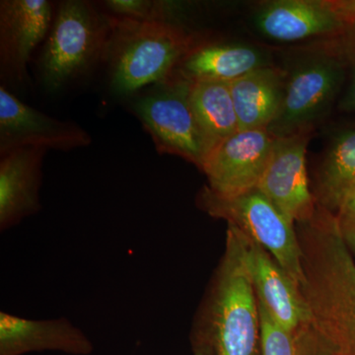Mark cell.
<instances>
[{
	"instance_id": "cell-1",
	"label": "cell",
	"mask_w": 355,
	"mask_h": 355,
	"mask_svg": "<svg viewBox=\"0 0 355 355\" xmlns=\"http://www.w3.org/2000/svg\"><path fill=\"white\" fill-rule=\"evenodd\" d=\"M300 224L309 324L334 354L355 355V261L338 216L317 205Z\"/></svg>"
},
{
	"instance_id": "cell-2",
	"label": "cell",
	"mask_w": 355,
	"mask_h": 355,
	"mask_svg": "<svg viewBox=\"0 0 355 355\" xmlns=\"http://www.w3.org/2000/svg\"><path fill=\"white\" fill-rule=\"evenodd\" d=\"M191 338L216 355H261L259 300L248 268L244 233L228 224L225 251L193 324Z\"/></svg>"
},
{
	"instance_id": "cell-3",
	"label": "cell",
	"mask_w": 355,
	"mask_h": 355,
	"mask_svg": "<svg viewBox=\"0 0 355 355\" xmlns=\"http://www.w3.org/2000/svg\"><path fill=\"white\" fill-rule=\"evenodd\" d=\"M110 16L104 62L116 94L132 95L146 86L165 83L197 46L177 24Z\"/></svg>"
},
{
	"instance_id": "cell-4",
	"label": "cell",
	"mask_w": 355,
	"mask_h": 355,
	"mask_svg": "<svg viewBox=\"0 0 355 355\" xmlns=\"http://www.w3.org/2000/svg\"><path fill=\"white\" fill-rule=\"evenodd\" d=\"M110 33L111 16L92 2H60L39 58L42 84L55 91L88 74L104 62Z\"/></svg>"
},
{
	"instance_id": "cell-5",
	"label": "cell",
	"mask_w": 355,
	"mask_h": 355,
	"mask_svg": "<svg viewBox=\"0 0 355 355\" xmlns=\"http://www.w3.org/2000/svg\"><path fill=\"white\" fill-rule=\"evenodd\" d=\"M198 205L214 218L223 219L258 243L297 284H304L303 254L291 221L258 189L224 198L207 186L198 196Z\"/></svg>"
},
{
	"instance_id": "cell-6",
	"label": "cell",
	"mask_w": 355,
	"mask_h": 355,
	"mask_svg": "<svg viewBox=\"0 0 355 355\" xmlns=\"http://www.w3.org/2000/svg\"><path fill=\"white\" fill-rule=\"evenodd\" d=\"M190 81L173 76L135 100L132 109L160 154L179 156L202 171L211 153L190 100Z\"/></svg>"
},
{
	"instance_id": "cell-7",
	"label": "cell",
	"mask_w": 355,
	"mask_h": 355,
	"mask_svg": "<svg viewBox=\"0 0 355 355\" xmlns=\"http://www.w3.org/2000/svg\"><path fill=\"white\" fill-rule=\"evenodd\" d=\"M345 77V65L327 53L301 62L286 84L279 114L266 128L275 139L312 130L335 101Z\"/></svg>"
},
{
	"instance_id": "cell-8",
	"label": "cell",
	"mask_w": 355,
	"mask_h": 355,
	"mask_svg": "<svg viewBox=\"0 0 355 355\" xmlns=\"http://www.w3.org/2000/svg\"><path fill=\"white\" fill-rule=\"evenodd\" d=\"M275 140L266 128L239 130L224 140L203 163L207 188L224 198L256 189L270 161Z\"/></svg>"
},
{
	"instance_id": "cell-9",
	"label": "cell",
	"mask_w": 355,
	"mask_h": 355,
	"mask_svg": "<svg viewBox=\"0 0 355 355\" xmlns=\"http://www.w3.org/2000/svg\"><path fill=\"white\" fill-rule=\"evenodd\" d=\"M91 142L80 125L42 113L0 86V155L25 146L70 151Z\"/></svg>"
},
{
	"instance_id": "cell-10",
	"label": "cell",
	"mask_w": 355,
	"mask_h": 355,
	"mask_svg": "<svg viewBox=\"0 0 355 355\" xmlns=\"http://www.w3.org/2000/svg\"><path fill=\"white\" fill-rule=\"evenodd\" d=\"M312 130L275 139L270 161L257 189L291 221L303 223L316 211L306 169V149Z\"/></svg>"
},
{
	"instance_id": "cell-11",
	"label": "cell",
	"mask_w": 355,
	"mask_h": 355,
	"mask_svg": "<svg viewBox=\"0 0 355 355\" xmlns=\"http://www.w3.org/2000/svg\"><path fill=\"white\" fill-rule=\"evenodd\" d=\"M55 10L48 0L0 1V76L13 85L28 83L33 51L48 37Z\"/></svg>"
},
{
	"instance_id": "cell-12",
	"label": "cell",
	"mask_w": 355,
	"mask_h": 355,
	"mask_svg": "<svg viewBox=\"0 0 355 355\" xmlns=\"http://www.w3.org/2000/svg\"><path fill=\"white\" fill-rule=\"evenodd\" d=\"M46 149L25 146L0 155V229L8 230L40 211Z\"/></svg>"
},
{
	"instance_id": "cell-13",
	"label": "cell",
	"mask_w": 355,
	"mask_h": 355,
	"mask_svg": "<svg viewBox=\"0 0 355 355\" xmlns=\"http://www.w3.org/2000/svg\"><path fill=\"white\" fill-rule=\"evenodd\" d=\"M244 236L248 268L259 301L277 323L295 333L310 321L300 289L268 251Z\"/></svg>"
},
{
	"instance_id": "cell-14",
	"label": "cell",
	"mask_w": 355,
	"mask_h": 355,
	"mask_svg": "<svg viewBox=\"0 0 355 355\" xmlns=\"http://www.w3.org/2000/svg\"><path fill=\"white\" fill-rule=\"evenodd\" d=\"M93 343L67 318L32 320L0 312V355H24L35 352L92 354Z\"/></svg>"
},
{
	"instance_id": "cell-15",
	"label": "cell",
	"mask_w": 355,
	"mask_h": 355,
	"mask_svg": "<svg viewBox=\"0 0 355 355\" xmlns=\"http://www.w3.org/2000/svg\"><path fill=\"white\" fill-rule=\"evenodd\" d=\"M254 21L265 36L282 42L335 34L345 26L329 0L268 2L257 12Z\"/></svg>"
},
{
	"instance_id": "cell-16",
	"label": "cell",
	"mask_w": 355,
	"mask_h": 355,
	"mask_svg": "<svg viewBox=\"0 0 355 355\" xmlns=\"http://www.w3.org/2000/svg\"><path fill=\"white\" fill-rule=\"evenodd\" d=\"M263 67H268L265 55L253 46L236 44H205L191 50L181 60L174 74L190 83H231Z\"/></svg>"
},
{
	"instance_id": "cell-17",
	"label": "cell",
	"mask_w": 355,
	"mask_h": 355,
	"mask_svg": "<svg viewBox=\"0 0 355 355\" xmlns=\"http://www.w3.org/2000/svg\"><path fill=\"white\" fill-rule=\"evenodd\" d=\"M239 130L268 128L279 114L286 84L280 70L263 67L229 83Z\"/></svg>"
},
{
	"instance_id": "cell-18",
	"label": "cell",
	"mask_w": 355,
	"mask_h": 355,
	"mask_svg": "<svg viewBox=\"0 0 355 355\" xmlns=\"http://www.w3.org/2000/svg\"><path fill=\"white\" fill-rule=\"evenodd\" d=\"M190 100L211 151L224 140L239 132L229 83H191Z\"/></svg>"
},
{
	"instance_id": "cell-19",
	"label": "cell",
	"mask_w": 355,
	"mask_h": 355,
	"mask_svg": "<svg viewBox=\"0 0 355 355\" xmlns=\"http://www.w3.org/2000/svg\"><path fill=\"white\" fill-rule=\"evenodd\" d=\"M355 183V128L342 132L334 139L320 169L317 205L338 210Z\"/></svg>"
},
{
	"instance_id": "cell-20",
	"label": "cell",
	"mask_w": 355,
	"mask_h": 355,
	"mask_svg": "<svg viewBox=\"0 0 355 355\" xmlns=\"http://www.w3.org/2000/svg\"><path fill=\"white\" fill-rule=\"evenodd\" d=\"M106 12L116 17L150 21V22H174L178 6L169 1L157 0H107L103 1Z\"/></svg>"
},
{
	"instance_id": "cell-21",
	"label": "cell",
	"mask_w": 355,
	"mask_h": 355,
	"mask_svg": "<svg viewBox=\"0 0 355 355\" xmlns=\"http://www.w3.org/2000/svg\"><path fill=\"white\" fill-rule=\"evenodd\" d=\"M259 300V299H258ZM261 317V355H297L295 333L277 323L259 301Z\"/></svg>"
},
{
	"instance_id": "cell-22",
	"label": "cell",
	"mask_w": 355,
	"mask_h": 355,
	"mask_svg": "<svg viewBox=\"0 0 355 355\" xmlns=\"http://www.w3.org/2000/svg\"><path fill=\"white\" fill-rule=\"evenodd\" d=\"M338 39L333 51L324 53L340 60L345 67H349L350 81L340 103V109L345 112H355V24H347L336 32Z\"/></svg>"
},
{
	"instance_id": "cell-23",
	"label": "cell",
	"mask_w": 355,
	"mask_h": 355,
	"mask_svg": "<svg viewBox=\"0 0 355 355\" xmlns=\"http://www.w3.org/2000/svg\"><path fill=\"white\" fill-rule=\"evenodd\" d=\"M295 340L297 355H331L326 343L309 324L295 331Z\"/></svg>"
},
{
	"instance_id": "cell-24",
	"label": "cell",
	"mask_w": 355,
	"mask_h": 355,
	"mask_svg": "<svg viewBox=\"0 0 355 355\" xmlns=\"http://www.w3.org/2000/svg\"><path fill=\"white\" fill-rule=\"evenodd\" d=\"M338 218L345 227H355V183L338 210Z\"/></svg>"
},
{
	"instance_id": "cell-25",
	"label": "cell",
	"mask_w": 355,
	"mask_h": 355,
	"mask_svg": "<svg viewBox=\"0 0 355 355\" xmlns=\"http://www.w3.org/2000/svg\"><path fill=\"white\" fill-rule=\"evenodd\" d=\"M329 2L345 25L355 24V0H329Z\"/></svg>"
},
{
	"instance_id": "cell-26",
	"label": "cell",
	"mask_w": 355,
	"mask_h": 355,
	"mask_svg": "<svg viewBox=\"0 0 355 355\" xmlns=\"http://www.w3.org/2000/svg\"><path fill=\"white\" fill-rule=\"evenodd\" d=\"M191 345H193V355H216L211 345L205 340L191 338Z\"/></svg>"
},
{
	"instance_id": "cell-27",
	"label": "cell",
	"mask_w": 355,
	"mask_h": 355,
	"mask_svg": "<svg viewBox=\"0 0 355 355\" xmlns=\"http://www.w3.org/2000/svg\"><path fill=\"white\" fill-rule=\"evenodd\" d=\"M342 228L345 242L349 245V249L355 252V227H345L342 225Z\"/></svg>"
},
{
	"instance_id": "cell-28",
	"label": "cell",
	"mask_w": 355,
	"mask_h": 355,
	"mask_svg": "<svg viewBox=\"0 0 355 355\" xmlns=\"http://www.w3.org/2000/svg\"><path fill=\"white\" fill-rule=\"evenodd\" d=\"M331 355H340V354H334V352H331Z\"/></svg>"
}]
</instances>
